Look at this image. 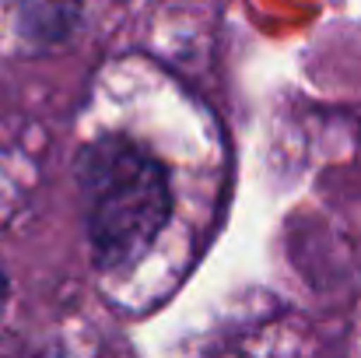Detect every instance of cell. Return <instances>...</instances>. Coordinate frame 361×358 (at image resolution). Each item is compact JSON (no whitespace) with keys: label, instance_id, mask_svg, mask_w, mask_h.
<instances>
[{"label":"cell","instance_id":"6da1fadb","mask_svg":"<svg viewBox=\"0 0 361 358\" xmlns=\"http://www.w3.org/2000/svg\"><path fill=\"white\" fill-rule=\"evenodd\" d=\"M88 190V236L99 267H123L137 260L161 232L172 193L161 162L140 144L109 137L85 158Z\"/></svg>","mask_w":361,"mask_h":358},{"label":"cell","instance_id":"7a4b0ae2","mask_svg":"<svg viewBox=\"0 0 361 358\" xmlns=\"http://www.w3.org/2000/svg\"><path fill=\"white\" fill-rule=\"evenodd\" d=\"M81 4L85 0H14L18 28L35 46H53L74 32Z\"/></svg>","mask_w":361,"mask_h":358},{"label":"cell","instance_id":"3957f363","mask_svg":"<svg viewBox=\"0 0 361 358\" xmlns=\"http://www.w3.org/2000/svg\"><path fill=\"white\" fill-rule=\"evenodd\" d=\"M4 302H7V281H4V274H0V313H4Z\"/></svg>","mask_w":361,"mask_h":358}]
</instances>
